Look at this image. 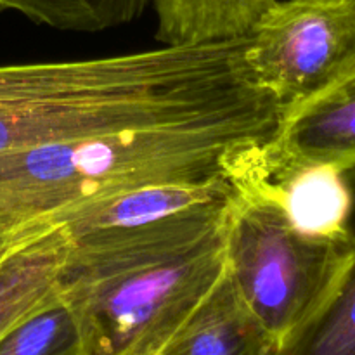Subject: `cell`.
<instances>
[{
    "instance_id": "6da1fadb",
    "label": "cell",
    "mask_w": 355,
    "mask_h": 355,
    "mask_svg": "<svg viewBox=\"0 0 355 355\" xmlns=\"http://www.w3.org/2000/svg\"><path fill=\"white\" fill-rule=\"evenodd\" d=\"M227 201L141 231L68 243L61 298L83 355H163L175 343L227 276Z\"/></svg>"
},
{
    "instance_id": "7a4b0ae2",
    "label": "cell",
    "mask_w": 355,
    "mask_h": 355,
    "mask_svg": "<svg viewBox=\"0 0 355 355\" xmlns=\"http://www.w3.org/2000/svg\"><path fill=\"white\" fill-rule=\"evenodd\" d=\"M277 125H175L0 153V241L130 187L225 177L229 158L272 137Z\"/></svg>"
},
{
    "instance_id": "3957f363",
    "label": "cell",
    "mask_w": 355,
    "mask_h": 355,
    "mask_svg": "<svg viewBox=\"0 0 355 355\" xmlns=\"http://www.w3.org/2000/svg\"><path fill=\"white\" fill-rule=\"evenodd\" d=\"M224 238L229 281L279 352L328 307L355 255L352 232L307 236L274 203L234 189Z\"/></svg>"
},
{
    "instance_id": "277c9868",
    "label": "cell",
    "mask_w": 355,
    "mask_h": 355,
    "mask_svg": "<svg viewBox=\"0 0 355 355\" xmlns=\"http://www.w3.org/2000/svg\"><path fill=\"white\" fill-rule=\"evenodd\" d=\"M243 55L283 116L355 66V0H276L246 31Z\"/></svg>"
},
{
    "instance_id": "5b68a950",
    "label": "cell",
    "mask_w": 355,
    "mask_h": 355,
    "mask_svg": "<svg viewBox=\"0 0 355 355\" xmlns=\"http://www.w3.org/2000/svg\"><path fill=\"white\" fill-rule=\"evenodd\" d=\"M234 191L270 201L297 231L315 238H345L352 194L345 170L297 163L281 155L269 139L239 148L225 165Z\"/></svg>"
},
{
    "instance_id": "8992f818",
    "label": "cell",
    "mask_w": 355,
    "mask_h": 355,
    "mask_svg": "<svg viewBox=\"0 0 355 355\" xmlns=\"http://www.w3.org/2000/svg\"><path fill=\"white\" fill-rule=\"evenodd\" d=\"M232 194L225 177L194 182L130 187L55 215L44 229L59 227L69 245L141 231L166 218L220 205Z\"/></svg>"
},
{
    "instance_id": "52a82bcc",
    "label": "cell",
    "mask_w": 355,
    "mask_h": 355,
    "mask_svg": "<svg viewBox=\"0 0 355 355\" xmlns=\"http://www.w3.org/2000/svg\"><path fill=\"white\" fill-rule=\"evenodd\" d=\"M270 142L291 162L355 166V66L335 85L284 113Z\"/></svg>"
},
{
    "instance_id": "ba28073f",
    "label": "cell",
    "mask_w": 355,
    "mask_h": 355,
    "mask_svg": "<svg viewBox=\"0 0 355 355\" xmlns=\"http://www.w3.org/2000/svg\"><path fill=\"white\" fill-rule=\"evenodd\" d=\"M68 239L59 227L0 241V338L61 295Z\"/></svg>"
},
{
    "instance_id": "9c48e42d",
    "label": "cell",
    "mask_w": 355,
    "mask_h": 355,
    "mask_svg": "<svg viewBox=\"0 0 355 355\" xmlns=\"http://www.w3.org/2000/svg\"><path fill=\"white\" fill-rule=\"evenodd\" d=\"M279 350L239 300L225 276L163 355H277Z\"/></svg>"
},
{
    "instance_id": "30bf717a",
    "label": "cell",
    "mask_w": 355,
    "mask_h": 355,
    "mask_svg": "<svg viewBox=\"0 0 355 355\" xmlns=\"http://www.w3.org/2000/svg\"><path fill=\"white\" fill-rule=\"evenodd\" d=\"M276 0H151L159 44H207L243 37Z\"/></svg>"
},
{
    "instance_id": "8fae6325",
    "label": "cell",
    "mask_w": 355,
    "mask_h": 355,
    "mask_svg": "<svg viewBox=\"0 0 355 355\" xmlns=\"http://www.w3.org/2000/svg\"><path fill=\"white\" fill-rule=\"evenodd\" d=\"M151 0H0V10L21 14L42 26L99 33L139 19Z\"/></svg>"
},
{
    "instance_id": "7c38bea8",
    "label": "cell",
    "mask_w": 355,
    "mask_h": 355,
    "mask_svg": "<svg viewBox=\"0 0 355 355\" xmlns=\"http://www.w3.org/2000/svg\"><path fill=\"white\" fill-rule=\"evenodd\" d=\"M345 175L352 194L349 229L355 243V166L345 170ZM277 355H355V255L328 307Z\"/></svg>"
},
{
    "instance_id": "4fadbf2b",
    "label": "cell",
    "mask_w": 355,
    "mask_h": 355,
    "mask_svg": "<svg viewBox=\"0 0 355 355\" xmlns=\"http://www.w3.org/2000/svg\"><path fill=\"white\" fill-rule=\"evenodd\" d=\"M0 355H83L78 328L61 295L0 338Z\"/></svg>"
}]
</instances>
